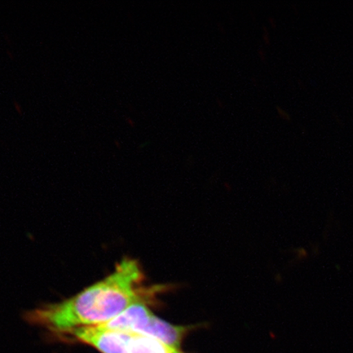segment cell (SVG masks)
Returning a JSON list of instances; mask_svg holds the SVG:
<instances>
[{
	"label": "cell",
	"mask_w": 353,
	"mask_h": 353,
	"mask_svg": "<svg viewBox=\"0 0 353 353\" xmlns=\"http://www.w3.org/2000/svg\"><path fill=\"white\" fill-rule=\"evenodd\" d=\"M143 273L136 260L123 259L108 277L65 301L48 304L28 314V320L68 333L107 323L136 302L144 300L140 284Z\"/></svg>",
	"instance_id": "cell-1"
},
{
	"label": "cell",
	"mask_w": 353,
	"mask_h": 353,
	"mask_svg": "<svg viewBox=\"0 0 353 353\" xmlns=\"http://www.w3.org/2000/svg\"><path fill=\"white\" fill-rule=\"evenodd\" d=\"M69 334L101 353H130V343L134 333L95 325L74 330Z\"/></svg>",
	"instance_id": "cell-2"
},
{
	"label": "cell",
	"mask_w": 353,
	"mask_h": 353,
	"mask_svg": "<svg viewBox=\"0 0 353 353\" xmlns=\"http://www.w3.org/2000/svg\"><path fill=\"white\" fill-rule=\"evenodd\" d=\"M152 314L144 300H141L132 304L112 321L99 326L109 330L139 334Z\"/></svg>",
	"instance_id": "cell-3"
},
{
	"label": "cell",
	"mask_w": 353,
	"mask_h": 353,
	"mask_svg": "<svg viewBox=\"0 0 353 353\" xmlns=\"http://www.w3.org/2000/svg\"><path fill=\"white\" fill-rule=\"evenodd\" d=\"M188 330L189 328L185 326H176L168 323L167 321L152 314L139 334L157 339L176 350V347L180 345L184 334Z\"/></svg>",
	"instance_id": "cell-4"
},
{
	"label": "cell",
	"mask_w": 353,
	"mask_h": 353,
	"mask_svg": "<svg viewBox=\"0 0 353 353\" xmlns=\"http://www.w3.org/2000/svg\"><path fill=\"white\" fill-rule=\"evenodd\" d=\"M176 350L148 335L132 334L130 353H174Z\"/></svg>",
	"instance_id": "cell-5"
},
{
	"label": "cell",
	"mask_w": 353,
	"mask_h": 353,
	"mask_svg": "<svg viewBox=\"0 0 353 353\" xmlns=\"http://www.w3.org/2000/svg\"><path fill=\"white\" fill-rule=\"evenodd\" d=\"M276 109L278 114H279L281 119H283L285 121L291 120V114L283 108L280 107V105H276Z\"/></svg>",
	"instance_id": "cell-6"
},
{
	"label": "cell",
	"mask_w": 353,
	"mask_h": 353,
	"mask_svg": "<svg viewBox=\"0 0 353 353\" xmlns=\"http://www.w3.org/2000/svg\"><path fill=\"white\" fill-rule=\"evenodd\" d=\"M263 29V41L267 46H270L271 44V37L270 34H269V30L268 26L263 25L262 26Z\"/></svg>",
	"instance_id": "cell-7"
},
{
	"label": "cell",
	"mask_w": 353,
	"mask_h": 353,
	"mask_svg": "<svg viewBox=\"0 0 353 353\" xmlns=\"http://www.w3.org/2000/svg\"><path fill=\"white\" fill-rule=\"evenodd\" d=\"M13 105H14V108L17 112L19 114L23 113V110H22L21 105L17 101H13Z\"/></svg>",
	"instance_id": "cell-8"
},
{
	"label": "cell",
	"mask_w": 353,
	"mask_h": 353,
	"mask_svg": "<svg viewBox=\"0 0 353 353\" xmlns=\"http://www.w3.org/2000/svg\"><path fill=\"white\" fill-rule=\"evenodd\" d=\"M258 54L263 61L266 60V52H265V50L263 48H259L258 50Z\"/></svg>",
	"instance_id": "cell-9"
},
{
	"label": "cell",
	"mask_w": 353,
	"mask_h": 353,
	"mask_svg": "<svg viewBox=\"0 0 353 353\" xmlns=\"http://www.w3.org/2000/svg\"><path fill=\"white\" fill-rule=\"evenodd\" d=\"M268 21L269 22V24L271 25L272 28H276V20L275 19V17H273L272 16L268 17Z\"/></svg>",
	"instance_id": "cell-10"
},
{
	"label": "cell",
	"mask_w": 353,
	"mask_h": 353,
	"mask_svg": "<svg viewBox=\"0 0 353 353\" xmlns=\"http://www.w3.org/2000/svg\"><path fill=\"white\" fill-rule=\"evenodd\" d=\"M125 121L132 127H134L136 125V122L134 120H132V118H130L129 117H125Z\"/></svg>",
	"instance_id": "cell-11"
},
{
	"label": "cell",
	"mask_w": 353,
	"mask_h": 353,
	"mask_svg": "<svg viewBox=\"0 0 353 353\" xmlns=\"http://www.w3.org/2000/svg\"><path fill=\"white\" fill-rule=\"evenodd\" d=\"M114 145H116V147H117V148H121V147H122L121 143V142H120V141H119V140H117V139H116V140H114Z\"/></svg>",
	"instance_id": "cell-12"
},
{
	"label": "cell",
	"mask_w": 353,
	"mask_h": 353,
	"mask_svg": "<svg viewBox=\"0 0 353 353\" xmlns=\"http://www.w3.org/2000/svg\"><path fill=\"white\" fill-rule=\"evenodd\" d=\"M217 103H218L219 108L224 107V101H223V99H217Z\"/></svg>",
	"instance_id": "cell-13"
},
{
	"label": "cell",
	"mask_w": 353,
	"mask_h": 353,
	"mask_svg": "<svg viewBox=\"0 0 353 353\" xmlns=\"http://www.w3.org/2000/svg\"><path fill=\"white\" fill-rule=\"evenodd\" d=\"M218 25H219V28L221 30V32H222L223 33L226 32V30H225L223 25L220 24V23H219Z\"/></svg>",
	"instance_id": "cell-14"
},
{
	"label": "cell",
	"mask_w": 353,
	"mask_h": 353,
	"mask_svg": "<svg viewBox=\"0 0 353 353\" xmlns=\"http://www.w3.org/2000/svg\"><path fill=\"white\" fill-rule=\"evenodd\" d=\"M7 55L10 57V59H13L14 57V54L11 50H7Z\"/></svg>",
	"instance_id": "cell-15"
},
{
	"label": "cell",
	"mask_w": 353,
	"mask_h": 353,
	"mask_svg": "<svg viewBox=\"0 0 353 353\" xmlns=\"http://www.w3.org/2000/svg\"><path fill=\"white\" fill-rule=\"evenodd\" d=\"M148 143H149V142H145V143H141V144L139 145V148H141L145 147V145H148Z\"/></svg>",
	"instance_id": "cell-16"
},
{
	"label": "cell",
	"mask_w": 353,
	"mask_h": 353,
	"mask_svg": "<svg viewBox=\"0 0 353 353\" xmlns=\"http://www.w3.org/2000/svg\"><path fill=\"white\" fill-rule=\"evenodd\" d=\"M6 41L10 43V37H8V35L7 34V37H6Z\"/></svg>",
	"instance_id": "cell-17"
},
{
	"label": "cell",
	"mask_w": 353,
	"mask_h": 353,
	"mask_svg": "<svg viewBox=\"0 0 353 353\" xmlns=\"http://www.w3.org/2000/svg\"><path fill=\"white\" fill-rule=\"evenodd\" d=\"M174 353H181V352H178V351H176V350H175Z\"/></svg>",
	"instance_id": "cell-18"
}]
</instances>
